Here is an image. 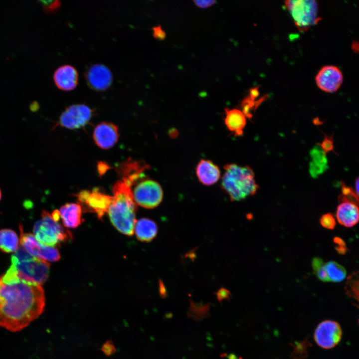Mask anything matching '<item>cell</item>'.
I'll return each instance as SVG.
<instances>
[{"label": "cell", "mask_w": 359, "mask_h": 359, "mask_svg": "<svg viewBox=\"0 0 359 359\" xmlns=\"http://www.w3.org/2000/svg\"><path fill=\"white\" fill-rule=\"evenodd\" d=\"M45 301L41 286L20 280L4 283L0 277V327L21 330L41 314Z\"/></svg>", "instance_id": "1"}, {"label": "cell", "mask_w": 359, "mask_h": 359, "mask_svg": "<svg viewBox=\"0 0 359 359\" xmlns=\"http://www.w3.org/2000/svg\"><path fill=\"white\" fill-rule=\"evenodd\" d=\"M113 195L108 209L110 219L114 227L126 235L134 233L137 206L132 195V185L123 179L113 187Z\"/></svg>", "instance_id": "2"}, {"label": "cell", "mask_w": 359, "mask_h": 359, "mask_svg": "<svg viewBox=\"0 0 359 359\" xmlns=\"http://www.w3.org/2000/svg\"><path fill=\"white\" fill-rule=\"evenodd\" d=\"M224 169L221 186L232 201H240L256 193L259 186L250 167L232 163L225 165Z\"/></svg>", "instance_id": "3"}, {"label": "cell", "mask_w": 359, "mask_h": 359, "mask_svg": "<svg viewBox=\"0 0 359 359\" xmlns=\"http://www.w3.org/2000/svg\"><path fill=\"white\" fill-rule=\"evenodd\" d=\"M10 268L20 281L41 286L49 274V264L28 253L20 245L12 255Z\"/></svg>", "instance_id": "4"}, {"label": "cell", "mask_w": 359, "mask_h": 359, "mask_svg": "<svg viewBox=\"0 0 359 359\" xmlns=\"http://www.w3.org/2000/svg\"><path fill=\"white\" fill-rule=\"evenodd\" d=\"M33 236L41 243L48 246L55 247L72 238L71 233L54 219L51 213L43 210L41 218L34 224Z\"/></svg>", "instance_id": "5"}, {"label": "cell", "mask_w": 359, "mask_h": 359, "mask_svg": "<svg viewBox=\"0 0 359 359\" xmlns=\"http://www.w3.org/2000/svg\"><path fill=\"white\" fill-rule=\"evenodd\" d=\"M285 5L300 31H306L321 20L318 5L313 0H288Z\"/></svg>", "instance_id": "6"}, {"label": "cell", "mask_w": 359, "mask_h": 359, "mask_svg": "<svg viewBox=\"0 0 359 359\" xmlns=\"http://www.w3.org/2000/svg\"><path fill=\"white\" fill-rule=\"evenodd\" d=\"M134 185L132 195L136 204L152 209L157 207L162 202L163 190L157 181L143 179Z\"/></svg>", "instance_id": "7"}, {"label": "cell", "mask_w": 359, "mask_h": 359, "mask_svg": "<svg viewBox=\"0 0 359 359\" xmlns=\"http://www.w3.org/2000/svg\"><path fill=\"white\" fill-rule=\"evenodd\" d=\"M19 230L20 245L30 255L47 262H55L60 259V253L55 247L45 245L38 242L33 234L24 233L21 225Z\"/></svg>", "instance_id": "8"}, {"label": "cell", "mask_w": 359, "mask_h": 359, "mask_svg": "<svg viewBox=\"0 0 359 359\" xmlns=\"http://www.w3.org/2000/svg\"><path fill=\"white\" fill-rule=\"evenodd\" d=\"M77 196L80 206H83L87 211L95 213L99 218H102L108 212L112 198L98 188L91 191H81Z\"/></svg>", "instance_id": "9"}, {"label": "cell", "mask_w": 359, "mask_h": 359, "mask_svg": "<svg viewBox=\"0 0 359 359\" xmlns=\"http://www.w3.org/2000/svg\"><path fill=\"white\" fill-rule=\"evenodd\" d=\"M342 330L340 324L334 321L325 320L317 327L314 333L316 344L324 349H330L341 341Z\"/></svg>", "instance_id": "10"}, {"label": "cell", "mask_w": 359, "mask_h": 359, "mask_svg": "<svg viewBox=\"0 0 359 359\" xmlns=\"http://www.w3.org/2000/svg\"><path fill=\"white\" fill-rule=\"evenodd\" d=\"M92 109L84 104H74L67 107L61 114L59 124L69 129L84 127L92 117Z\"/></svg>", "instance_id": "11"}, {"label": "cell", "mask_w": 359, "mask_h": 359, "mask_svg": "<svg viewBox=\"0 0 359 359\" xmlns=\"http://www.w3.org/2000/svg\"><path fill=\"white\" fill-rule=\"evenodd\" d=\"M318 87L322 91L332 93L337 91L343 81L342 71L334 65H326L317 73L315 78Z\"/></svg>", "instance_id": "12"}, {"label": "cell", "mask_w": 359, "mask_h": 359, "mask_svg": "<svg viewBox=\"0 0 359 359\" xmlns=\"http://www.w3.org/2000/svg\"><path fill=\"white\" fill-rule=\"evenodd\" d=\"M85 79L91 89L103 91L111 86L113 76L111 71L106 66L95 64L88 69L85 73Z\"/></svg>", "instance_id": "13"}, {"label": "cell", "mask_w": 359, "mask_h": 359, "mask_svg": "<svg viewBox=\"0 0 359 359\" xmlns=\"http://www.w3.org/2000/svg\"><path fill=\"white\" fill-rule=\"evenodd\" d=\"M118 128L109 122H102L94 130L93 138L96 145L103 149H108L117 143L119 138Z\"/></svg>", "instance_id": "14"}, {"label": "cell", "mask_w": 359, "mask_h": 359, "mask_svg": "<svg viewBox=\"0 0 359 359\" xmlns=\"http://www.w3.org/2000/svg\"><path fill=\"white\" fill-rule=\"evenodd\" d=\"M54 83L59 89L68 91L73 90L78 82V73L72 66L64 65L58 67L53 74Z\"/></svg>", "instance_id": "15"}, {"label": "cell", "mask_w": 359, "mask_h": 359, "mask_svg": "<svg viewBox=\"0 0 359 359\" xmlns=\"http://www.w3.org/2000/svg\"><path fill=\"white\" fill-rule=\"evenodd\" d=\"M195 172L200 182L205 185L215 183L220 177L218 167L208 160H200L196 166Z\"/></svg>", "instance_id": "16"}, {"label": "cell", "mask_w": 359, "mask_h": 359, "mask_svg": "<svg viewBox=\"0 0 359 359\" xmlns=\"http://www.w3.org/2000/svg\"><path fill=\"white\" fill-rule=\"evenodd\" d=\"M338 205L336 217L339 223L346 227H352L359 221L358 205L349 201H342Z\"/></svg>", "instance_id": "17"}, {"label": "cell", "mask_w": 359, "mask_h": 359, "mask_svg": "<svg viewBox=\"0 0 359 359\" xmlns=\"http://www.w3.org/2000/svg\"><path fill=\"white\" fill-rule=\"evenodd\" d=\"M58 211L65 227L73 228L81 224L82 209L79 204L67 203L62 205Z\"/></svg>", "instance_id": "18"}, {"label": "cell", "mask_w": 359, "mask_h": 359, "mask_svg": "<svg viewBox=\"0 0 359 359\" xmlns=\"http://www.w3.org/2000/svg\"><path fill=\"white\" fill-rule=\"evenodd\" d=\"M224 123L227 129L234 133L235 136L243 134L246 120L243 113L237 109H225Z\"/></svg>", "instance_id": "19"}, {"label": "cell", "mask_w": 359, "mask_h": 359, "mask_svg": "<svg viewBox=\"0 0 359 359\" xmlns=\"http://www.w3.org/2000/svg\"><path fill=\"white\" fill-rule=\"evenodd\" d=\"M158 230L156 222L146 218L136 221L134 229L137 238L143 242H150L154 239L157 234Z\"/></svg>", "instance_id": "20"}, {"label": "cell", "mask_w": 359, "mask_h": 359, "mask_svg": "<svg viewBox=\"0 0 359 359\" xmlns=\"http://www.w3.org/2000/svg\"><path fill=\"white\" fill-rule=\"evenodd\" d=\"M310 156V173L312 177L317 178L328 168L326 153L320 145H317L311 151Z\"/></svg>", "instance_id": "21"}, {"label": "cell", "mask_w": 359, "mask_h": 359, "mask_svg": "<svg viewBox=\"0 0 359 359\" xmlns=\"http://www.w3.org/2000/svg\"><path fill=\"white\" fill-rule=\"evenodd\" d=\"M19 247L18 238L16 233L9 229L0 230V250L4 252H15Z\"/></svg>", "instance_id": "22"}, {"label": "cell", "mask_w": 359, "mask_h": 359, "mask_svg": "<svg viewBox=\"0 0 359 359\" xmlns=\"http://www.w3.org/2000/svg\"><path fill=\"white\" fill-rule=\"evenodd\" d=\"M326 269L329 281L340 282L346 278V269L335 261H331L327 263Z\"/></svg>", "instance_id": "23"}, {"label": "cell", "mask_w": 359, "mask_h": 359, "mask_svg": "<svg viewBox=\"0 0 359 359\" xmlns=\"http://www.w3.org/2000/svg\"><path fill=\"white\" fill-rule=\"evenodd\" d=\"M209 304H197L190 302V306L187 311V316L195 321H199L209 315Z\"/></svg>", "instance_id": "24"}, {"label": "cell", "mask_w": 359, "mask_h": 359, "mask_svg": "<svg viewBox=\"0 0 359 359\" xmlns=\"http://www.w3.org/2000/svg\"><path fill=\"white\" fill-rule=\"evenodd\" d=\"M312 266L314 274L319 280L323 282H329L326 264L322 259L319 257L314 258L312 261Z\"/></svg>", "instance_id": "25"}, {"label": "cell", "mask_w": 359, "mask_h": 359, "mask_svg": "<svg viewBox=\"0 0 359 359\" xmlns=\"http://www.w3.org/2000/svg\"><path fill=\"white\" fill-rule=\"evenodd\" d=\"M346 287L348 294L358 300L359 289L358 272L354 273L348 278Z\"/></svg>", "instance_id": "26"}, {"label": "cell", "mask_w": 359, "mask_h": 359, "mask_svg": "<svg viewBox=\"0 0 359 359\" xmlns=\"http://www.w3.org/2000/svg\"><path fill=\"white\" fill-rule=\"evenodd\" d=\"M320 222L323 227L329 229H333L336 225L335 218L330 213L322 215L320 218Z\"/></svg>", "instance_id": "27"}, {"label": "cell", "mask_w": 359, "mask_h": 359, "mask_svg": "<svg viewBox=\"0 0 359 359\" xmlns=\"http://www.w3.org/2000/svg\"><path fill=\"white\" fill-rule=\"evenodd\" d=\"M41 2L44 11L48 13L56 11L61 5L60 1L59 0L42 1Z\"/></svg>", "instance_id": "28"}, {"label": "cell", "mask_w": 359, "mask_h": 359, "mask_svg": "<svg viewBox=\"0 0 359 359\" xmlns=\"http://www.w3.org/2000/svg\"><path fill=\"white\" fill-rule=\"evenodd\" d=\"M319 145L325 153L333 151L334 145L332 137L326 136L322 143Z\"/></svg>", "instance_id": "29"}, {"label": "cell", "mask_w": 359, "mask_h": 359, "mask_svg": "<svg viewBox=\"0 0 359 359\" xmlns=\"http://www.w3.org/2000/svg\"><path fill=\"white\" fill-rule=\"evenodd\" d=\"M102 351L108 356L112 355L116 352V348L113 343L110 341H107L102 346Z\"/></svg>", "instance_id": "30"}, {"label": "cell", "mask_w": 359, "mask_h": 359, "mask_svg": "<svg viewBox=\"0 0 359 359\" xmlns=\"http://www.w3.org/2000/svg\"><path fill=\"white\" fill-rule=\"evenodd\" d=\"M334 242L337 245L336 249L341 254H344L347 249L344 241L339 237H336L334 239Z\"/></svg>", "instance_id": "31"}, {"label": "cell", "mask_w": 359, "mask_h": 359, "mask_svg": "<svg viewBox=\"0 0 359 359\" xmlns=\"http://www.w3.org/2000/svg\"><path fill=\"white\" fill-rule=\"evenodd\" d=\"M153 36L159 40H164L166 37L165 31L162 29L161 25L153 27Z\"/></svg>", "instance_id": "32"}, {"label": "cell", "mask_w": 359, "mask_h": 359, "mask_svg": "<svg viewBox=\"0 0 359 359\" xmlns=\"http://www.w3.org/2000/svg\"><path fill=\"white\" fill-rule=\"evenodd\" d=\"M195 4L202 8H206L212 5L215 3V0H193Z\"/></svg>", "instance_id": "33"}, {"label": "cell", "mask_w": 359, "mask_h": 359, "mask_svg": "<svg viewBox=\"0 0 359 359\" xmlns=\"http://www.w3.org/2000/svg\"><path fill=\"white\" fill-rule=\"evenodd\" d=\"M217 300L221 303L224 299H229L230 293L226 289H221L216 293Z\"/></svg>", "instance_id": "34"}, {"label": "cell", "mask_w": 359, "mask_h": 359, "mask_svg": "<svg viewBox=\"0 0 359 359\" xmlns=\"http://www.w3.org/2000/svg\"><path fill=\"white\" fill-rule=\"evenodd\" d=\"M259 92L257 88H252L250 92L249 97L253 100L258 96Z\"/></svg>", "instance_id": "35"}, {"label": "cell", "mask_w": 359, "mask_h": 359, "mask_svg": "<svg viewBox=\"0 0 359 359\" xmlns=\"http://www.w3.org/2000/svg\"><path fill=\"white\" fill-rule=\"evenodd\" d=\"M352 47L354 51L358 52L359 51V45L358 42L354 41L352 43Z\"/></svg>", "instance_id": "36"}, {"label": "cell", "mask_w": 359, "mask_h": 359, "mask_svg": "<svg viewBox=\"0 0 359 359\" xmlns=\"http://www.w3.org/2000/svg\"><path fill=\"white\" fill-rule=\"evenodd\" d=\"M355 183H356V184H355V187H356V193H357L358 195H359V178H358L356 179V180Z\"/></svg>", "instance_id": "37"}, {"label": "cell", "mask_w": 359, "mask_h": 359, "mask_svg": "<svg viewBox=\"0 0 359 359\" xmlns=\"http://www.w3.org/2000/svg\"><path fill=\"white\" fill-rule=\"evenodd\" d=\"M227 358L228 359H239L235 354H230L227 355Z\"/></svg>", "instance_id": "38"}, {"label": "cell", "mask_w": 359, "mask_h": 359, "mask_svg": "<svg viewBox=\"0 0 359 359\" xmlns=\"http://www.w3.org/2000/svg\"><path fill=\"white\" fill-rule=\"evenodd\" d=\"M1 197V190H0V200Z\"/></svg>", "instance_id": "39"}]
</instances>
